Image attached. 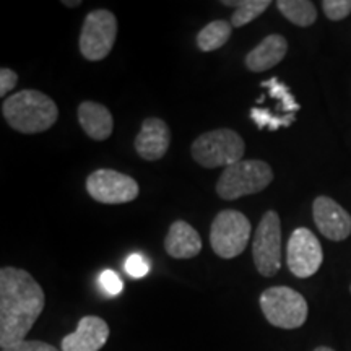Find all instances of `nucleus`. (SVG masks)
I'll list each match as a JSON object with an SVG mask.
<instances>
[{
  "label": "nucleus",
  "mask_w": 351,
  "mask_h": 351,
  "mask_svg": "<svg viewBox=\"0 0 351 351\" xmlns=\"http://www.w3.org/2000/svg\"><path fill=\"white\" fill-rule=\"evenodd\" d=\"M232 33L231 21L215 20L200 29L197 34V46L202 52H212L223 47L230 41Z\"/></svg>",
  "instance_id": "nucleus-17"
},
{
  "label": "nucleus",
  "mask_w": 351,
  "mask_h": 351,
  "mask_svg": "<svg viewBox=\"0 0 351 351\" xmlns=\"http://www.w3.org/2000/svg\"><path fill=\"white\" fill-rule=\"evenodd\" d=\"M46 306V296L26 270H0V346L2 350L26 340Z\"/></svg>",
  "instance_id": "nucleus-1"
},
{
  "label": "nucleus",
  "mask_w": 351,
  "mask_h": 351,
  "mask_svg": "<svg viewBox=\"0 0 351 351\" xmlns=\"http://www.w3.org/2000/svg\"><path fill=\"white\" fill-rule=\"evenodd\" d=\"M2 114L13 130L20 134H41L59 119V108L54 99L41 91L21 90L3 101Z\"/></svg>",
  "instance_id": "nucleus-2"
},
{
  "label": "nucleus",
  "mask_w": 351,
  "mask_h": 351,
  "mask_svg": "<svg viewBox=\"0 0 351 351\" xmlns=\"http://www.w3.org/2000/svg\"><path fill=\"white\" fill-rule=\"evenodd\" d=\"M252 258L262 276H275L282 267V223L275 210L263 215L254 232Z\"/></svg>",
  "instance_id": "nucleus-7"
},
{
  "label": "nucleus",
  "mask_w": 351,
  "mask_h": 351,
  "mask_svg": "<svg viewBox=\"0 0 351 351\" xmlns=\"http://www.w3.org/2000/svg\"><path fill=\"white\" fill-rule=\"evenodd\" d=\"M109 339L106 320L98 315H85L78 322L75 332L65 335L60 341L62 351H99Z\"/></svg>",
  "instance_id": "nucleus-12"
},
{
  "label": "nucleus",
  "mask_w": 351,
  "mask_h": 351,
  "mask_svg": "<svg viewBox=\"0 0 351 351\" xmlns=\"http://www.w3.org/2000/svg\"><path fill=\"white\" fill-rule=\"evenodd\" d=\"M276 7L285 19L301 28H307L317 20V8L309 0H278Z\"/></svg>",
  "instance_id": "nucleus-18"
},
{
  "label": "nucleus",
  "mask_w": 351,
  "mask_h": 351,
  "mask_svg": "<svg viewBox=\"0 0 351 351\" xmlns=\"http://www.w3.org/2000/svg\"><path fill=\"white\" fill-rule=\"evenodd\" d=\"M19 83V75L16 72H13L12 69H5L3 67L0 70V96L5 98L7 93H10L13 88L16 86Z\"/></svg>",
  "instance_id": "nucleus-26"
},
{
  "label": "nucleus",
  "mask_w": 351,
  "mask_h": 351,
  "mask_svg": "<svg viewBox=\"0 0 351 351\" xmlns=\"http://www.w3.org/2000/svg\"><path fill=\"white\" fill-rule=\"evenodd\" d=\"M165 249L173 258H194L202 251L200 234L184 219H176L165 238Z\"/></svg>",
  "instance_id": "nucleus-16"
},
{
  "label": "nucleus",
  "mask_w": 351,
  "mask_h": 351,
  "mask_svg": "<svg viewBox=\"0 0 351 351\" xmlns=\"http://www.w3.org/2000/svg\"><path fill=\"white\" fill-rule=\"evenodd\" d=\"M221 3L226 7H236L234 13L231 15L232 28H241L251 23L270 7V0H236V2L223 0Z\"/></svg>",
  "instance_id": "nucleus-19"
},
{
  "label": "nucleus",
  "mask_w": 351,
  "mask_h": 351,
  "mask_svg": "<svg viewBox=\"0 0 351 351\" xmlns=\"http://www.w3.org/2000/svg\"><path fill=\"white\" fill-rule=\"evenodd\" d=\"M78 124L90 138L103 142L111 137L114 130L112 114L104 104L96 101H83L77 109Z\"/></svg>",
  "instance_id": "nucleus-15"
},
{
  "label": "nucleus",
  "mask_w": 351,
  "mask_h": 351,
  "mask_svg": "<svg viewBox=\"0 0 351 351\" xmlns=\"http://www.w3.org/2000/svg\"><path fill=\"white\" fill-rule=\"evenodd\" d=\"M288 52V41L282 34H269L245 56L244 64L254 73H262L274 69L285 59Z\"/></svg>",
  "instance_id": "nucleus-14"
},
{
  "label": "nucleus",
  "mask_w": 351,
  "mask_h": 351,
  "mask_svg": "<svg viewBox=\"0 0 351 351\" xmlns=\"http://www.w3.org/2000/svg\"><path fill=\"white\" fill-rule=\"evenodd\" d=\"M315 226L327 239L345 241L351 234V215L327 195H319L313 204Z\"/></svg>",
  "instance_id": "nucleus-11"
},
{
  "label": "nucleus",
  "mask_w": 351,
  "mask_h": 351,
  "mask_svg": "<svg viewBox=\"0 0 351 351\" xmlns=\"http://www.w3.org/2000/svg\"><path fill=\"white\" fill-rule=\"evenodd\" d=\"M98 282H99L101 289H103V291L106 293V295H109V296L121 295L122 289H124V283H122V280L119 278V275H117L114 270L101 271Z\"/></svg>",
  "instance_id": "nucleus-24"
},
{
  "label": "nucleus",
  "mask_w": 351,
  "mask_h": 351,
  "mask_svg": "<svg viewBox=\"0 0 351 351\" xmlns=\"http://www.w3.org/2000/svg\"><path fill=\"white\" fill-rule=\"evenodd\" d=\"M261 309L269 324L287 330L304 326L309 314L304 296L288 287L267 288L261 295Z\"/></svg>",
  "instance_id": "nucleus-5"
},
{
  "label": "nucleus",
  "mask_w": 351,
  "mask_h": 351,
  "mask_svg": "<svg viewBox=\"0 0 351 351\" xmlns=\"http://www.w3.org/2000/svg\"><path fill=\"white\" fill-rule=\"evenodd\" d=\"M245 143L232 129H215L199 135L191 147L192 158L202 168H230L243 161Z\"/></svg>",
  "instance_id": "nucleus-3"
},
{
  "label": "nucleus",
  "mask_w": 351,
  "mask_h": 351,
  "mask_svg": "<svg viewBox=\"0 0 351 351\" xmlns=\"http://www.w3.org/2000/svg\"><path fill=\"white\" fill-rule=\"evenodd\" d=\"M314 351H335V350L328 348V346H317V348H315Z\"/></svg>",
  "instance_id": "nucleus-28"
},
{
  "label": "nucleus",
  "mask_w": 351,
  "mask_h": 351,
  "mask_svg": "<svg viewBox=\"0 0 351 351\" xmlns=\"http://www.w3.org/2000/svg\"><path fill=\"white\" fill-rule=\"evenodd\" d=\"M117 38V19L106 8L91 10L80 33V52L86 60L99 62L111 54Z\"/></svg>",
  "instance_id": "nucleus-8"
},
{
  "label": "nucleus",
  "mask_w": 351,
  "mask_h": 351,
  "mask_svg": "<svg viewBox=\"0 0 351 351\" xmlns=\"http://www.w3.org/2000/svg\"><path fill=\"white\" fill-rule=\"evenodd\" d=\"M251 119L256 122L258 129H269V130H278L280 127H289L295 122L296 116L289 114V116H274L269 109H251Z\"/></svg>",
  "instance_id": "nucleus-21"
},
{
  "label": "nucleus",
  "mask_w": 351,
  "mask_h": 351,
  "mask_svg": "<svg viewBox=\"0 0 351 351\" xmlns=\"http://www.w3.org/2000/svg\"><path fill=\"white\" fill-rule=\"evenodd\" d=\"M2 351H59L54 345L46 343V341L39 340H23L20 343L8 346Z\"/></svg>",
  "instance_id": "nucleus-25"
},
{
  "label": "nucleus",
  "mask_w": 351,
  "mask_h": 351,
  "mask_svg": "<svg viewBox=\"0 0 351 351\" xmlns=\"http://www.w3.org/2000/svg\"><path fill=\"white\" fill-rule=\"evenodd\" d=\"M322 10L328 20H345L351 13V0H324Z\"/></svg>",
  "instance_id": "nucleus-22"
},
{
  "label": "nucleus",
  "mask_w": 351,
  "mask_h": 351,
  "mask_svg": "<svg viewBox=\"0 0 351 351\" xmlns=\"http://www.w3.org/2000/svg\"><path fill=\"white\" fill-rule=\"evenodd\" d=\"M251 232V221L244 213L223 210L215 217L210 228V244L218 257L234 258L245 251Z\"/></svg>",
  "instance_id": "nucleus-6"
},
{
  "label": "nucleus",
  "mask_w": 351,
  "mask_h": 351,
  "mask_svg": "<svg viewBox=\"0 0 351 351\" xmlns=\"http://www.w3.org/2000/svg\"><path fill=\"white\" fill-rule=\"evenodd\" d=\"M82 3H83L82 0H62V5H65V7H70V8L80 7Z\"/></svg>",
  "instance_id": "nucleus-27"
},
{
  "label": "nucleus",
  "mask_w": 351,
  "mask_h": 351,
  "mask_svg": "<svg viewBox=\"0 0 351 351\" xmlns=\"http://www.w3.org/2000/svg\"><path fill=\"white\" fill-rule=\"evenodd\" d=\"M324 261L322 245L317 236L307 228L293 231L287 247L288 269L298 278H309L317 274Z\"/></svg>",
  "instance_id": "nucleus-10"
},
{
  "label": "nucleus",
  "mask_w": 351,
  "mask_h": 351,
  "mask_svg": "<svg viewBox=\"0 0 351 351\" xmlns=\"http://www.w3.org/2000/svg\"><path fill=\"white\" fill-rule=\"evenodd\" d=\"M171 130L160 117H147L135 137V150L145 161L161 160L169 150Z\"/></svg>",
  "instance_id": "nucleus-13"
},
{
  "label": "nucleus",
  "mask_w": 351,
  "mask_h": 351,
  "mask_svg": "<svg viewBox=\"0 0 351 351\" xmlns=\"http://www.w3.org/2000/svg\"><path fill=\"white\" fill-rule=\"evenodd\" d=\"M274 181V169L261 160H243L225 168L217 182V194L223 200H236L241 197L262 192Z\"/></svg>",
  "instance_id": "nucleus-4"
},
{
  "label": "nucleus",
  "mask_w": 351,
  "mask_h": 351,
  "mask_svg": "<svg viewBox=\"0 0 351 351\" xmlns=\"http://www.w3.org/2000/svg\"><path fill=\"white\" fill-rule=\"evenodd\" d=\"M350 293H351V285H350Z\"/></svg>",
  "instance_id": "nucleus-29"
},
{
  "label": "nucleus",
  "mask_w": 351,
  "mask_h": 351,
  "mask_svg": "<svg viewBox=\"0 0 351 351\" xmlns=\"http://www.w3.org/2000/svg\"><path fill=\"white\" fill-rule=\"evenodd\" d=\"M86 191L99 204L119 205L134 202L140 194L137 181L114 169H96L86 178Z\"/></svg>",
  "instance_id": "nucleus-9"
},
{
  "label": "nucleus",
  "mask_w": 351,
  "mask_h": 351,
  "mask_svg": "<svg viewBox=\"0 0 351 351\" xmlns=\"http://www.w3.org/2000/svg\"><path fill=\"white\" fill-rule=\"evenodd\" d=\"M124 269L125 274L132 276V278H143L150 271V262L142 254H132V256L127 257Z\"/></svg>",
  "instance_id": "nucleus-23"
},
{
  "label": "nucleus",
  "mask_w": 351,
  "mask_h": 351,
  "mask_svg": "<svg viewBox=\"0 0 351 351\" xmlns=\"http://www.w3.org/2000/svg\"><path fill=\"white\" fill-rule=\"evenodd\" d=\"M262 86L265 88L267 91H269V95L271 98L278 99L280 101V108L282 111L287 114H293V116H296V112L300 111L301 106L300 103H298L295 96L291 95V91H289V88L285 85L283 82H280V78L276 77H271L269 80L262 82Z\"/></svg>",
  "instance_id": "nucleus-20"
}]
</instances>
